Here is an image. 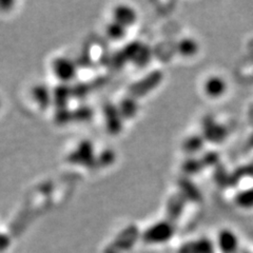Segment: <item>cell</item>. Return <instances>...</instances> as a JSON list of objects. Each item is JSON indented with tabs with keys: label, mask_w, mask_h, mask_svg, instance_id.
I'll return each instance as SVG.
<instances>
[{
	"label": "cell",
	"mask_w": 253,
	"mask_h": 253,
	"mask_svg": "<svg viewBox=\"0 0 253 253\" xmlns=\"http://www.w3.org/2000/svg\"><path fill=\"white\" fill-rule=\"evenodd\" d=\"M91 151H92V147L89 144V142L84 141L81 145L75 149L73 153L70 155L69 160L70 162H73L74 164H79V165H86L89 160L91 158Z\"/></svg>",
	"instance_id": "obj_4"
},
{
	"label": "cell",
	"mask_w": 253,
	"mask_h": 253,
	"mask_svg": "<svg viewBox=\"0 0 253 253\" xmlns=\"http://www.w3.org/2000/svg\"><path fill=\"white\" fill-rule=\"evenodd\" d=\"M227 88L228 86L225 79L216 75L210 76L207 81L205 82V84H204L205 94L207 95L208 97L213 99H216L223 96L227 91Z\"/></svg>",
	"instance_id": "obj_2"
},
{
	"label": "cell",
	"mask_w": 253,
	"mask_h": 253,
	"mask_svg": "<svg viewBox=\"0 0 253 253\" xmlns=\"http://www.w3.org/2000/svg\"><path fill=\"white\" fill-rule=\"evenodd\" d=\"M32 96H33L34 101L41 108H46L52 100L51 94L49 90L46 89L44 85H35L33 89H32Z\"/></svg>",
	"instance_id": "obj_5"
},
{
	"label": "cell",
	"mask_w": 253,
	"mask_h": 253,
	"mask_svg": "<svg viewBox=\"0 0 253 253\" xmlns=\"http://www.w3.org/2000/svg\"><path fill=\"white\" fill-rule=\"evenodd\" d=\"M179 52L184 56H193L197 52V44L191 39H185L179 43Z\"/></svg>",
	"instance_id": "obj_7"
},
{
	"label": "cell",
	"mask_w": 253,
	"mask_h": 253,
	"mask_svg": "<svg viewBox=\"0 0 253 253\" xmlns=\"http://www.w3.org/2000/svg\"><path fill=\"white\" fill-rule=\"evenodd\" d=\"M106 33L107 36L110 39H112V41H121L126 34V28L113 20L108 25Z\"/></svg>",
	"instance_id": "obj_6"
},
{
	"label": "cell",
	"mask_w": 253,
	"mask_h": 253,
	"mask_svg": "<svg viewBox=\"0 0 253 253\" xmlns=\"http://www.w3.org/2000/svg\"><path fill=\"white\" fill-rule=\"evenodd\" d=\"M242 202L245 206H253V189L247 190L242 194Z\"/></svg>",
	"instance_id": "obj_8"
},
{
	"label": "cell",
	"mask_w": 253,
	"mask_h": 253,
	"mask_svg": "<svg viewBox=\"0 0 253 253\" xmlns=\"http://www.w3.org/2000/svg\"><path fill=\"white\" fill-rule=\"evenodd\" d=\"M53 72L62 83L71 82L75 77L77 68L75 62L67 57H58L52 63Z\"/></svg>",
	"instance_id": "obj_1"
},
{
	"label": "cell",
	"mask_w": 253,
	"mask_h": 253,
	"mask_svg": "<svg viewBox=\"0 0 253 253\" xmlns=\"http://www.w3.org/2000/svg\"><path fill=\"white\" fill-rule=\"evenodd\" d=\"M113 16L114 21L121 23V25H123L126 28L131 27L133 23L136 21L137 18L136 11L134 10L133 7L126 4L117 5L113 12Z\"/></svg>",
	"instance_id": "obj_3"
}]
</instances>
